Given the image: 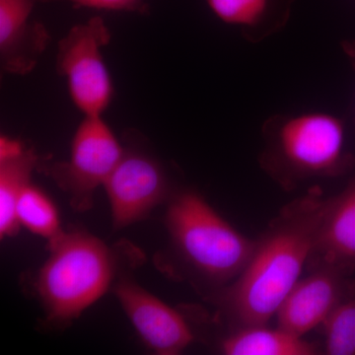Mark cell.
Listing matches in <instances>:
<instances>
[{"label": "cell", "instance_id": "1", "mask_svg": "<svg viewBox=\"0 0 355 355\" xmlns=\"http://www.w3.org/2000/svg\"><path fill=\"white\" fill-rule=\"evenodd\" d=\"M329 200L312 191L282 210L239 277L218 291L217 302L235 329L275 316L309 261Z\"/></svg>", "mask_w": 355, "mask_h": 355}, {"label": "cell", "instance_id": "2", "mask_svg": "<svg viewBox=\"0 0 355 355\" xmlns=\"http://www.w3.org/2000/svg\"><path fill=\"white\" fill-rule=\"evenodd\" d=\"M135 249L125 244L110 247L80 230L64 231L49 242L50 256L35 279L46 322L60 326L80 316L109 291L123 265H137L123 260L139 256Z\"/></svg>", "mask_w": 355, "mask_h": 355}, {"label": "cell", "instance_id": "3", "mask_svg": "<svg viewBox=\"0 0 355 355\" xmlns=\"http://www.w3.org/2000/svg\"><path fill=\"white\" fill-rule=\"evenodd\" d=\"M170 249L198 282L218 288L234 282L249 263L257 241L233 227L200 193H172L165 216Z\"/></svg>", "mask_w": 355, "mask_h": 355}, {"label": "cell", "instance_id": "4", "mask_svg": "<svg viewBox=\"0 0 355 355\" xmlns=\"http://www.w3.org/2000/svg\"><path fill=\"white\" fill-rule=\"evenodd\" d=\"M261 163L270 176L291 187L314 178L340 176L352 168L342 119L327 112L275 114L263 127Z\"/></svg>", "mask_w": 355, "mask_h": 355}, {"label": "cell", "instance_id": "5", "mask_svg": "<svg viewBox=\"0 0 355 355\" xmlns=\"http://www.w3.org/2000/svg\"><path fill=\"white\" fill-rule=\"evenodd\" d=\"M111 32L101 17L74 26L58 42L57 69L64 76L72 102L84 116H101L113 99L114 86L102 49Z\"/></svg>", "mask_w": 355, "mask_h": 355}, {"label": "cell", "instance_id": "6", "mask_svg": "<svg viewBox=\"0 0 355 355\" xmlns=\"http://www.w3.org/2000/svg\"><path fill=\"white\" fill-rule=\"evenodd\" d=\"M125 153L101 116H84L71 142L67 161L53 163L46 173L69 196L76 211L92 207L98 187L104 186Z\"/></svg>", "mask_w": 355, "mask_h": 355}, {"label": "cell", "instance_id": "7", "mask_svg": "<svg viewBox=\"0 0 355 355\" xmlns=\"http://www.w3.org/2000/svg\"><path fill=\"white\" fill-rule=\"evenodd\" d=\"M114 229L141 220L171 198L162 164L150 154L125 148V153L104 184Z\"/></svg>", "mask_w": 355, "mask_h": 355}, {"label": "cell", "instance_id": "8", "mask_svg": "<svg viewBox=\"0 0 355 355\" xmlns=\"http://www.w3.org/2000/svg\"><path fill=\"white\" fill-rule=\"evenodd\" d=\"M354 270L343 266L316 265L298 280L277 310V327L298 336L323 326L334 311L355 297Z\"/></svg>", "mask_w": 355, "mask_h": 355}, {"label": "cell", "instance_id": "9", "mask_svg": "<svg viewBox=\"0 0 355 355\" xmlns=\"http://www.w3.org/2000/svg\"><path fill=\"white\" fill-rule=\"evenodd\" d=\"M114 291L140 338L156 354H180L195 340L190 324L180 311L133 280L121 277Z\"/></svg>", "mask_w": 355, "mask_h": 355}, {"label": "cell", "instance_id": "10", "mask_svg": "<svg viewBox=\"0 0 355 355\" xmlns=\"http://www.w3.org/2000/svg\"><path fill=\"white\" fill-rule=\"evenodd\" d=\"M36 0H0V60L11 74L29 73L46 50L50 34L30 20Z\"/></svg>", "mask_w": 355, "mask_h": 355}, {"label": "cell", "instance_id": "11", "mask_svg": "<svg viewBox=\"0 0 355 355\" xmlns=\"http://www.w3.org/2000/svg\"><path fill=\"white\" fill-rule=\"evenodd\" d=\"M308 263L355 270V174L342 193L330 198Z\"/></svg>", "mask_w": 355, "mask_h": 355}, {"label": "cell", "instance_id": "12", "mask_svg": "<svg viewBox=\"0 0 355 355\" xmlns=\"http://www.w3.org/2000/svg\"><path fill=\"white\" fill-rule=\"evenodd\" d=\"M214 15L237 28L250 43H260L279 33L288 19V7L279 0H207Z\"/></svg>", "mask_w": 355, "mask_h": 355}, {"label": "cell", "instance_id": "13", "mask_svg": "<svg viewBox=\"0 0 355 355\" xmlns=\"http://www.w3.org/2000/svg\"><path fill=\"white\" fill-rule=\"evenodd\" d=\"M222 354L226 355H315L316 343L308 342L284 329H270L266 324L234 329L222 340Z\"/></svg>", "mask_w": 355, "mask_h": 355}, {"label": "cell", "instance_id": "14", "mask_svg": "<svg viewBox=\"0 0 355 355\" xmlns=\"http://www.w3.org/2000/svg\"><path fill=\"white\" fill-rule=\"evenodd\" d=\"M38 164L33 149L0 158V237L17 234L20 225L16 217V205L23 190L31 182L32 173Z\"/></svg>", "mask_w": 355, "mask_h": 355}, {"label": "cell", "instance_id": "15", "mask_svg": "<svg viewBox=\"0 0 355 355\" xmlns=\"http://www.w3.org/2000/svg\"><path fill=\"white\" fill-rule=\"evenodd\" d=\"M18 223L33 234L49 242L64 232L60 214L51 198L38 187L30 183L21 193L16 205Z\"/></svg>", "mask_w": 355, "mask_h": 355}, {"label": "cell", "instance_id": "16", "mask_svg": "<svg viewBox=\"0 0 355 355\" xmlns=\"http://www.w3.org/2000/svg\"><path fill=\"white\" fill-rule=\"evenodd\" d=\"M324 354L355 355V297L338 306L323 324Z\"/></svg>", "mask_w": 355, "mask_h": 355}, {"label": "cell", "instance_id": "17", "mask_svg": "<svg viewBox=\"0 0 355 355\" xmlns=\"http://www.w3.org/2000/svg\"><path fill=\"white\" fill-rule=\"evenodd\" d=\"M76 7L100 9V10L130 11L146 13V0H67Z\"/></svg>", "mask_w": 355, "mask_h": 355}, {"label": "cell", "instance_id": "18", "mask_svg": "<svg viewBox=\"0 0 355 355\" xmlns=\"http://www.w3.org/2000/svg\"><path fill=\"white\" fill-rule=\"evenodd\" d=\"M342 49L343 53L349 58L350 65H352L355 74V41H347H347H343Z\"/></svg>", "mask_w": 355, "mask_h": 355}]
</instances>
